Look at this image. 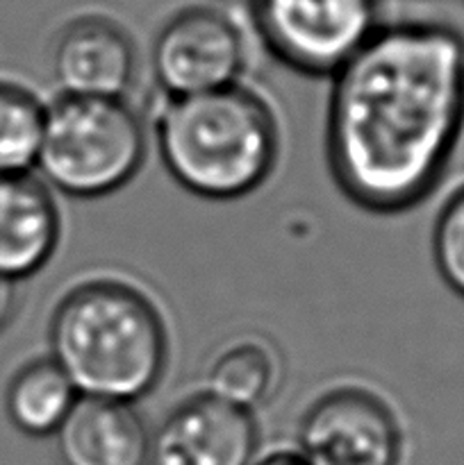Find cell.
<instances>
[{"label": "cell", "mask_w": 464, "mask_h": 465, "mask_svg": "<svg viewBox=\"0 0 464 465\" xmlns=\"http://www.w3.org/2000/svg\"><path fill=\"white\" fill-rule=\"evenodd\" d=\"M464 132V30L387 16L330 77L323 153L339 193L376 216L426 203Z\"/></svg>", "instance_id": "6da1fadb"}, {"label": "cell", "mask_w": 464, "mask_h": 465, "mask_svg": "<svg viewBox=\"0 0 464 465\" xmlns=\"http://www.w3.org/2000/svg\"><path fill=\"white\" fill-rule=\"evenodd\" d=\"M48 357L80 395L139 404L166 377L171 327L144 286L116 272H94L55 302Z\"/></svg>", "instance_id": "7a4b0ae2"}, {"label": "cell", "mask_w": 464, "mask_h": 465, "mask_svg": "<svg viewBox=\"0 0 464 465\" xmlns=\"http://www.w3.org/2000/svg\"><path fill=\"white\" fill-rule=\"evenodd\" d=\"M153 134L171 180L209 203H232L262 189L282 154L276 107L246 82L209 94L164 98Z\"/></svg>", "instance_id": "3957f363"}, {"label": "cell", "mask_w": 464, "mask_h": 465, "mask_svg": "<svg viewBox=\"0 0 464 465\" xmlns=\"http://www.w3.org/2000/svg\"><path fill=\"white\" fill-rule=\"evenodd\" d=\"M148 148V125L130 100L57 95L45 104L35 173L53 193L100 200L139 175Z\"/></svg>", "instance_id": "277c9868"}, {"label": "cell", "mask_w": 464, "mask_h": 465, "mask_svg": "<svg viewBox=\"0 0 464 465\" xmlns=\"http://www.w3.org/2000/svg\"><path fill=\"white\" fill-rule=\"evenodd\" d=\"M244 14L280 66L330 80L382 25L387 0H244Z\"/></svg>", "instance_id": "5b68a950"}, {"label": "cell", "mask_w": 464, "mask_h": 465, "mask_svg": "<svg viewBox=\"0 0 464 465\" xmlns=\"http://www.w3.org/2000/svg\"><path fill=\"white\" fill-rule=\"evenodd\" d=\"M248 64L246 23L209 0H191L168 12L150 41V73L164 98L239 84Z\"/></svg>", "instance_id": "8992f818"}, {"label": "cell", "mask_w": 464, "mask_h": 465, "mask_svg": "<svg viewBox=\"0 0 464 465\" xmlns=\"http://www.w3.org/2000/svg\"><path fill=\"white\" fill-rule=\"evenodd\" d=\"M405 430L387 395L362 381H337L314 395L296 430L308 465H400Z\"/></svg>", "instance_id": "52a82bcc"}, {"label": "cell", "mask_w": 464, "mask_h": 465, "mask_svg": "<svg viewBox=\"0 0 464 465\" xmlns=\"http://www.w3.org/2000/svg\"><path fill=\"white\" fill-rule=\"evenodd\" d=\"M48 66L57 95L130 100L139 77V48L118 18L80 12L55 30Z\"/></svg>", "instance_id": "ba28073f"}, {"label": "cell", "mask_w": 464, "mask_h": 465, "mask_svg": "<svg viewBox=\"0 0 464 465\" xmlns=\"http://www.w3.org/2000/svg\"><path fill=\"white\" fill-rule=\"evenodd\" d=\"M257 416L198 391L150 430V465H253Z\"/></svg>", "instance_id": "9c48e42d"}, {"label": "cell", "mask_w": 464, "mask_h": 465, "mask_svg": "<svg viewBox=\"0 0 464 465\" xmlns=\"http://www.w3.org/2000/svg\"><path fill=\"white\" fill-rule=\"evenodd\" d=\"M62 241L57 198L36 173L0 175V275L25 282L44 271Z\"/></svg>", "instance_id": "30bf717a"}, {"label": "cell", "mask_w": 464, "mask_h": 465, "mask_svg": "<svg viewBox=\"0 0 464 465\" xmlns=\"http://www.w3.org/2000/svg\"><path fill=\"white\" fill-rule=\"evenodd\" d=\"M55 448L62 465H150V427L136 404L80 395Z\"/></svg>", "instance_id": "8fae6325"}, {"label": "cell", "mask_w": 464, "mask_h": 465, "mask_svg": "<svg viewBox=\"0 0 464 465\" xmlns=\"http://www.w3.org/2000/svg\"><path fill=\"white\" fill-rule=\"evenodd\" d=\"M282 384L285 357L276 341L259 331H239L207 354L200 391L257 413L276 400Z\"/></svg>", "instance_id": "7c38bea8"}, {"label": "cell", "mask_w": 464, "mask_h": 465, "mask_svg": "<svg viewBox=\"0 0 464 465\" xmlns=\"http://www.w3.org/2000/svg\"><path fill=\"white\" fill-rule=\"evenodd\" d=\"M77 400L80 393L66 372L48 354H41L23 363L9 377L5 389V416L23 436L48 439L57 434Z\"/></svg>", "instance_id": "4fadbf2b"}, {"label": "cell", "mask_w": 464, "mask_h": 465, "mask_svg": "<svg viewBox=\"0 0 464 465\" xmlns=\"http://www.w3.org/2000/svg\"><path fill=\"white\" fill-rule=\"evenodd\" d=\"M45 104L27 86L0 80V175L35 173Z\"/></svg>", "instance_id": "5bb4252c"}, {"label": "cell", "mask_w": 464, "mask_h": 465, "mask_svg": "<svg viewBox=\"0 0 464 465\" xmlns=\"http://www.w3.org/2000/svg\"><path fill=\"white\" fill-rule=\"evenodd\" d=\"M430 252L441 282L464 300V182L450 191L437 212Z\"/></svg>", "instance_id": "9a60e30c"}, {"label": "cell", "mask_w": 464, "mask_h": 465, "mask_svg": "<svg viewBox=\"0 0 464 465\" xmlns=\"http://www.w3.org/2000/svg\"><path fill=\"white\" fill-rule=\"evenodd\" d=\"M21 307V282L0 275V334L9 327Z\"/></svg>", "instance_id": "2e32d148"}, {"label": "cell", "mask_w": 464, "mask_h": 465, "mask_svg": "<svg viewBox=\"0 0 464 465\" xmlns=\"http://www.w3.org/2000/svg\"><path fill=\"white\" fill-rule=\"evenodd\" d=\"M253 465H303V459L298 457L296 450H277L264 459H257Z\"/></svg>", "instance_id": "e0dca14e"}]
</instances>
